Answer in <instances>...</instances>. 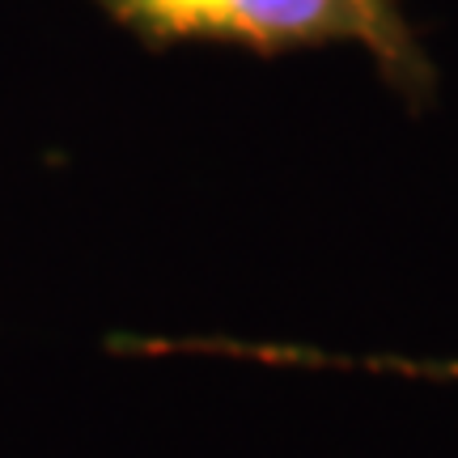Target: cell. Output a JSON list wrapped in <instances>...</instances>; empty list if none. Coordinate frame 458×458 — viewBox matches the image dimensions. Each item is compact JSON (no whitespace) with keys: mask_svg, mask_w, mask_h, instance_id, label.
I'll use <instances>...</instances> for the list:
<instances>
[{"mask_svg":"<svg viewBox=\"0 0 458 458\" xmlns=\"http://www.w3.org/2000/svg\"><path fill=\"white\" fill-rule=\"evenodd\" d=\"M114 26L145 47L182 43L238 47L250 55H289L335 43L369 51L377 77L411 111L433 102L437 68L403 0H94Z\"/></svg>","mask_w":458,"mask_h":458,"instance_id":"1","label":"cell"}]
</instances>
